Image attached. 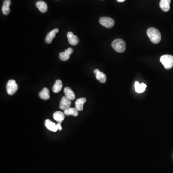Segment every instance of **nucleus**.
Returning <instances> with one entry per match:
<instances>
[{"label": "nucleus", "mask_w": 173, "mask_h": 173, "mask_svg": "<svg viewBox=\"0 0 173 173\" xmlns=\"http://www.w3.org/2000/svg\"><path fill=\"white\" fill-rule=\"evenodd\" d=\"M147 34L153 43L157 44L160 42L161 34L158 29L154 28H149L147 31Z\"/></svg>", "instance_id": "1"}, {"label": "nucleus", "mask_w": 173, "mask_h": 173, "mask_svg": "<svg viewBox=\"0 0 173 173\" xmlns=\"http://www.w3.org/2000/svg\"><path fill=\"white\" fill-rule=\"evenodd\" d=\"M126 44L124 40L118 38L112 42V46L113 49L118 53H122L125 52L126 49Z\"/></svg>", "instance_id": "2"}, {"label": "nucleus", "mask_w": 173, "mask_h": 173, "mask_svg": "<svg viewBox=\"0 0 173 173\" xmlns=\"http://www.w3.org/2000/svg\"><path fill=\"white\" fill-rule=\"evenodd\" d=\"M160 61L166 69H170L173 67V55L169 54L162 55L160 58Z\"/></svg>", "instance_id": "3"}, {"label": "nucleus", "mask_w": 173, "mask_h": 173, "mask_svg": "<svg viewBox=\"0 0 173 173\" xmlns=\"http://www.w3.org/2000/svg\"><path fill=\"white\" fill-rule=\"evenodd\" d=\"M18 85L16 83V81L13 79H11L8 81L6 85V90L9 95H12L14 94L18 90Z\"/></svg>", "instance_id": "4"}, {"label": "nucleus", "mask_w": 173, "mask_h": 173, "mask_svg": "<svg viewBox=\"0 0 173 173\" xmlns=\"http://www.w3.org/2000/svg\"><path fill=\"white\" fill-rule=\"evenodd\" d=\"M99 22L102 25L106 28H111L114 25V19L109 17H102L99 19Z\"/></svg>", "instance_id": "5"}, {"label": "nucleus", "mask_w": 173, "mask_h": 173, "mask_svg": "<svg viewBox=\"0 0 173 173\" xmlns=\"http://www.w3.org/2000/svg\"><path fill=\"white\" fill-rule=\"evenodd\" d=\"M71 103H72L71 100H70L68 98H67L65 96H64L61 99V102H60V109L64 111L67 109L68 108L70 107Z\"/></svg>", "instance_id": "6"}, {"label": "nucleus", "mask_w": 173, "mask_h": 173, "mask_svg": "<svg viewBox=\"0 0 173 173\" xmlns=\"http://www.w3.org/2000/svg\"><path fill=\"white\" fill-rule=\"evenodd\" d=\"M73 52V50L71 48H69L65 50V52H62L59 54L60 59L63 61H65L68 60L70 58V55L72 54Z\"/></svg>", "instance_id": "7"}, {"label": "nucleus", "mask_w": 173, "mask_h": 173, "mask_svg": "<svg viewBox=\"0 0 173 173\" xmlns=\"http://www.w3.org/2000/svg\"><path fill=\"white\" fill-rule=\"evenodd\" d=\"M67 37L69 42L73 46L77 45L79 42L78 38L76 35H74L71 31H69L67 34Z\"/></svg>", "instance_id": "8"}, {"label": "nucleus", "mask_w": 173, "mask_h": 173, "mask_svg": "<svg viewBox=\"0 0 173 173\" xmlns=\"http://www.w3.org/2000/svg\"><path fill=\"white\" fill-rule=\"evenodd\" d=\"M94 73L95 74L96 78L100 82L102 83H105L106 82V76L105 74L102 72H100L99 70L98 69L94 70Z\"/></svg>", "instance_id": "9"}, {"label": "nucleus", "mask_w": 173, "mask_h": 173, "mask_svg": "<svg viewBox=\"0 0 173 173\" xmlns=\"http://www.w3.org/2000/svg\"><path fill=\"white\" fill-rule=\"evenodd\" d=\"M59 32V29H55L53 30L50 31L47 34L45 38V41L46 43H50L52 42L53 39L54 38L56 35V34Z\"/></svg>", "instance_id": "10"}, {"label": "nucleus", "mask_w": 173, "mask_h": 173, "mask_svg": "<svg viewBox=\"0 0 173 173\" xmlns=\"http://www.w3.org/2000/svg\"><path fill=\"white\" fill-rule=\"evenodd\" d=\"M171 0H161L160 2V7L161 9L164 12H168L170 9V4Z\"/></svg>", "instance_id": "11"}, {"label": "nucleus", "mask_w": 173, "mask_h": 173, "mask_svg": "<svg viewBox=\"0 0 173 173\" xmlns=\"http://www.w3.org/2000/svg\"><path fill=\"white\" fill-rule=\"evenodd\" d=\"M65 96L70 100H74L76 98L75 94L72 89L69 87H65L64 89Z\"/></svg>", "instance_id": "12"}, {"label": "nucleus", "mask_w": 173, "mask_h": 173, "mask_svg": "<svg viewBox=\"0 0 173 173\" xmlns=\"http://www.w3.org/2000/svg\"><path fill=\"white\" fill-rule=\"evenodd\" d=\"M86 101V99L85 98H81L77 99L75 102V105H76L75 108L78 111H81L83 110L84 103H85Z\"/></svg>", "instance_id": "13"}, {"label": "nucleus", "mask_w": 173, "mask_h": 173, "mask_svg": "<svg viewBox=\"0 0 173 173\" xmlns=\"http://www.w3.org/2000/svg\"><path fill=\"white\" fill-rule=\"evenodd\" d=\"M11 5V1L10 0H5L4 4L2 8V13L5 15H8L10 12L9 6Z\"/></svg>", "instance_id": "14"}, {"label": "nucleus", "mask_w": 173, "mask_h": 173, "mask_svg": "<svg viewBox=\"0 0 173 173\" xmlns=\"http://www.w3.org/2000/svg\"><path fill=\"white\" fill-rule=\"evenodd\" d=\"M45 125L46 127H47V129L50 131H53V132H56L58 130L56 125L54 123L52 122L50 119H47L46 120Z\"/></svg>", "instance_id": "15"}, {"label": "nucleus", "mask_w": 173, "mask_h": 173, "mask_svg": "<svg viewBox=\"0 0 173 173\" xmlns=\"http://www.w3.org/2000/svg\"><path fill=\"white\" fill-rule=\"evenodd\" d=\"M65 114L61 111H56L53 114V117L58 123H62L65 119Z\"/></svg>", "instance_id": "16"}, {"label": "nucleus", "mask_w": 173, "mask_h": 173, "mask_svg": "<svg viewBox=\"0 0 173 173\" xmlns=\"http://www.w3.org/2000/svg\"><path fill=\"white\" fill-rule=\"evenodd\" d=\"M36 6L37 7L38 10H40V12L42 13H45L47 12L48 10V6L46 2L42 1H39L36 2Z\"/></svg>", "instance_id": "17"}, {"label": "nucleus", "mask_w": 173, "mask_h": 173, "mask_svg": "<svg viewBox=\"0 0 173 173\" xmlns=\"http://www.w3.org/2000/svg\"><path fill=\"white\" fill-rule=\"evenodd\" d=\"M64 114L65 115L67 116L73 115L74 117H77L78 115V111L76 108L70 107L67 109L64 110Z\"/></svg>", "instance_id": "18"}, {"label": "nucleus", "mask_w": 173, "mask_h": 173, "mask_svg": "<svg viewBox=\"0 0 173 173\" xmlns=\"http://www.w3.org/2000/svg\"><path fill=\"white\" fill-rule=\"evenodd\" d=\"M39 96L42 100H48L50 97L49 90L47 88H43L42 90L39 93Z\"/></svg>", "instance_id": "19"}, {"label": "nucleus", "mask_w": 173, "mask_h": 173, "mask_svg": "<svg viewBox=\"0 0 173 173\" xmlns=\"http://www.w3.org/2000/svg\"><path fill=\"white\" fill-rule=\"evenodd\" d=\"M147 86L145 84L142 83L140 84L139 82L136 81L135 83V88L136 92L138 93H142L146 90Z\"/></svg>", "instance_id": "20"}, {"label": "nucleus", "mask_w": 173, "mask_h": 173, "mask_svg": "<svg viewBox=\"0 0 173 173\" xmlns=\"http://www.w3.org/2000/svg\"><path fill=\"white\" fill-rule=\"evenodd\" d=\"M62 87V81L60 79H58L55 81V84L53 86V92L54 93H58L60 92L61 90Z\"/></svg>", "instance_id": "21"}, {"label": "nucleus", "mask_w": 173, "mask_h": 173, "mask_svg": "<svg viewBox=\"0 0 173 173\" xmlns=\"http://www.w3.org/2000/svg\"><path fill=\"white\" fill-rule=\"evenodd\" d=\"M56 126L57 127L58 130H61L62 129V127L61 126V123H58L57 124H56Z\"/></svg>", "instance_id": "22"}, {"label": "nucleus", "mask_w": 173, "mask_h": 173, "mask_svg": "<svg viewBox=\"0 0 173 173\" xmlns=\"http://www.w3.org/2000/svg\"><path fill=\"white\" fill-rule=\"evenodd\" d=\"M117 1L118 2H122L125 1H126V0H117Z\"/></svg>", "instance_id": "23"}]
</instances>
